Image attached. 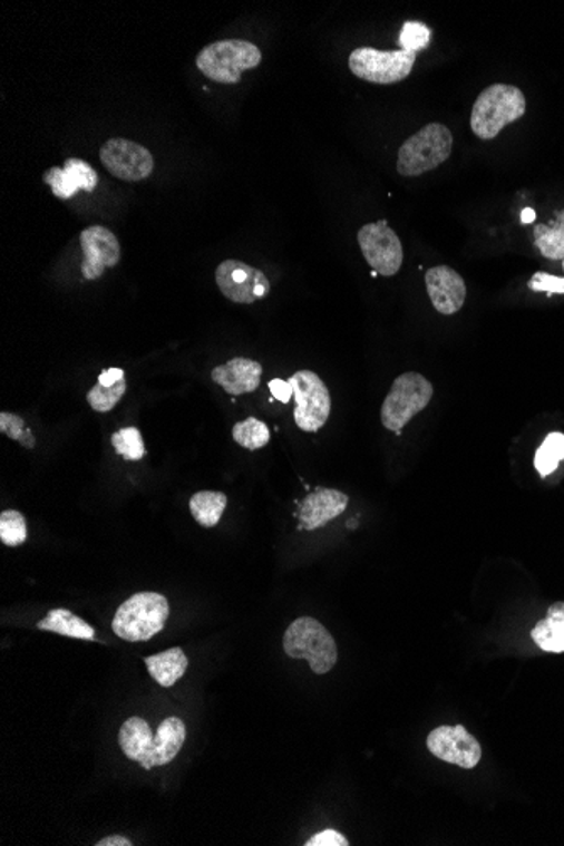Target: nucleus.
Here are the masks:
<instances>
[{"mask_svg":"<svg viewBox=\"0 0 564 846\" xmlns=\"http://www.w3.org/2000/svg\"><path fill=\"white\" fill-rule=\"evenodd\" d=\"M526 97L514 85L495 84L485 88L471 108V133L482 140H492L504 127L523 119Z\"/></svg>","mask_w":564,"mask_h":846,"instance_id":"nucleus-1","label":"nucleus"},{"mask_svg":"<svg viewBox=\"0 0 564 846\" xmlns=\"http://www.w3.org/2000/svg\"><path fill=\"white\" fill-rule=\"evenodd\" d=\"M262 52L254 42L223 39L205 46L196 56V67L215 84H239L242 74L261 65Z\"/></svg>","mask_w":564,"mask_h":846,"instance_id":"nucleus-2","label":"nucleus"},{"mask_svg":"<svg viewBox=\"0 0 564 846\" xmlns=\"http://www.w3.org/2000/svg\"><path fill=\"white\" fill-rule=\"evenodd\" d=\"M167 616L169 602L166 596L153 592L136 593L117 609L111 631L124 641H150L163 631Z\"/></svg>","mask_w":564,"mask_h":846,"instance_id":"nucleus-3","label":"nucleus"},{"mask_svg":"<svg viewBox=\"0 0 564 846\" xmlns=\"http://www.w3.org/2000/svg\"><path fill=\"white\" fill-rule=\"evenodd\" d=\"M454 150V134L443 124L422 127L399 147L398 173L406 178L425 175L448 161Z\"/></svg>","mask_w":564,"mask_h":846,"instance_id":"nucleus-4","label":"nucleus"},{"mask_svg":"<svg viewBox=\"0 0 564 846\" xmlns=\"http://www.w3.org/2000/svg\"><path fill=\"white\" fill-rule=\"evenodd\" d=\"M284 652L293 659H307L314 674H327L338 661L337 642L321 622L300 616L282 639Z\"/></svg>","mask_w":564,"mask_h":846,"instance_id":"nucleus-5","label":"nucleus"},{"mask_svg":"<svg viewBox=\"0 0 564 846\" xmlns=\"http://www.w3.org/2000/svg\"><path fill=\"white\" fill-rule=\"evenodd\" d=\"M432 398V383L418 372H406L393 380L382 409L380 419L383 428L399 432L419 412L425 411Z\"/></svg>","mask_w":564,"mask_h":846,"instance_id":"nucleus-6","label":"nucleus"},{"mask_svg":"<svg viewBox=\"0 0 564 846\" xmlns=\"http://www.w3.org/2000/svg\"><path fill=\"white\" fill-rule=\"evenodd\" d=\"M416 64V52L380 51L362 46L352 51L349 58L350 71L360 80L377 85H392L406 80Z\"/></svg>","mask_w":564,"mask_h":846,"instance_id":"nucleus-7","label":"nucleus"},{"mask_svg":"<svg viewBox=\"0 0 564 846\" xmlns=\"http://www.w3.org/2000/svg\"><path fill=\"white\" fill-rule=\"evenodd\" d=\"M288 382L293 387L296 399L294 422L307 432H317L327 425L331 411L330 390L324 386L318 373L311 370H300L290 377Z\"/></svg>","mask_w":564,"mask_h":846,"instance_id":"nucleus-8","label":"nucleus"},{"mask_svg":"<svg viewBox=\"0 0 564 846\" xmlns=\"http://www.w3.org/2000/svg\"><path fill=\"white\" fill-rule=\"evenodd\" d=\"M357 241L373 272L383 278H392L401 271L402 261H405L401 239L389 227L386 220L363 225L357 235Z\"/></svg>","mask_w":564,"mask_h":846,"instance_id":"nucleus-9","label":"nucleus"},{"mask_svg":"<svg viewBox=\"0 0 564 846\" xmlns=\"http://www.w3.org/2000/svg\"><path fill=\"white\" fill-rule=\"evenodd\" d=\"M215 281L223 296L232 303L252 304L268 296L271 282L268 275L241 261H223L216 268Z\"/></svg>","mask_w":564,"mask_h":846,"instance_id":"nucleus-10","label":"nucleus"},{"mask_svg":"<svg viewBox=\"0 0 564 846\" xmlns=\"http://www.w3.org/2000/svg\"><path fill=\"white\" fill-rule=\"evenodd\" d=\"M100 161L111 176L123 182H144L154 172V157L134 140L110 139L101 146Z\"/></svg>","mask_w":564,"mask_h":846,"instance_id":"nucleus-11","label":"nucleus"},{"mask_svg":"<svg viewBox=\"0 0 564 846\" xmlns=\"http://www.w3.org/2000/svg\"><path fill=\"white\" fill-rule=\"evenodd\" d=\"M428 749L443 762L474 769L482 760V746L464 725H443L428 736Z\"/></svg>","mask_w":564,"mask_h":846,"instance_id":"nucleus-12","label":"nucleus"},{"mask_svg":"<svg viewBox=\"0 0 564 846\" xmlns=\"http://www.w3.org/2000/svg\"><path fill=\"white\" fill-rule=\"evenodd\" d=\"M84 262L81 274L88 281H95L104 275L105 269L116 268L120 262V244L114 232L101 225L85 228L80 234Z\"/></svg>","mask_w":564,"mask_h":846,"instance_id":"nucleus-13","label":"nucleus"},{"mask_svg":"<svg viewBox=\"0 0 564 846\" xmlns=\"http://www.w3.org/2000/svg\"><path fill=\"white\" fill-rule=\"evenodd\" d=\"M425 281L429 300L438 313L451 317L464 308L467 300V284L455 269L448 265H436L426 272Z\"/></svg>","mask_w":564,"mask_h":846,"instance_id":"nucleus-14","label":"nucleus"},{"mask_svg":"<svg viewBox=\"0 0 564 846\" xmlns=\"http://www.w3.org/2000/svg\"><path fill=\"white\" fill-rule=\"evenodd\" d=\"M46 185L52 189V195L60 200H70L80 189L95 192L98 185V175L87 161L70 157L64 167H49L42 176Z\"/></svg>","mask_w":564,"mask_h":846,"instance_id":"nucleus-15","label":"nucleus"},{"mask_svg":"<svg viewBox=\"0 0 564 846\" xmlns=\"http://www.w3.org/2000/svg\"><path fill=\"white\" fill-rule=\"evenodd\" d=\"M349 507V495L334 488H318L300 505V529L314 531L342 516Z\"/></svg>","mask_w":564,"mask_h":846,"instance_id":"nucleus-16","label":"nucleus"},{"mask_svg":"<svg viewBox=\"0 0 564 846\" xmlns=\"http://www.w3.org/2000/svg\"><path fill=\"white\" fill-rule=\"evenodd\" d=\"M261 363L251 359H242V357L215 367L212 372L213 382L218 383L231 396L254 392L261 386Z\"/></svg>","mask_w":564,"mask_h":846,"instance_id":"nucleus-17","label":"nucleus"},{"mask_svg":"<svg viewBox=\"0 0 564 846\" xmlns=\"http://www.w3.org/2000/svg\"><path fill=\"white\" fill-rule=\"evenodd\" d=\"M186 740L185 721L182 718L169 717L159 725L154 736L153 752L147 760L146 770L156 766H166L173 762L183 749Z\"/></svg>","mask_w":564,"mask_h":846,"instance_id":"nucleus-18","label":"nucleus"},{"mask_svg":"<svg viewBox=\"0 0 564 846\" xmlns=\"http://www.w3.org/2000/svg\"><path fill=\"white\" fill-rule=\"evenodd\" d=\"M119 743L127 759L136 760L146 769L147 760L153 752L154 736L149 723L144 718L133 717L123 725L119 731Z\"/></svg>","mask_w":564,"mask_h":846,"instance_id":"nucleus-19","label":"nucleus"},{"mask_svg":"<svg viewBox=\"0 0 564 846\" xmlns=\"http://www.w3.org/2000/svg\"><path fill=\"white\" fill-rule=\"evenodd\" d=\"M147 671L159 687L172 688L182 680L188 669V658L182 648H173L161 654L144 658Z\"/></svg>","mask_w":564,"mask_h":846,"instance_id":"nucleus-20","label":"nucleus"},{"mask_svg":"<svg viewBox=\"0 0 564 846\" xmlns=\"http://www.w3.org/2000/svg\"><path fill=\"white\" fill-rule=\"evenodd\" d=\"M531 638L544 652H564V602L550 606L546 619L537 622Z\"/></svg>","mask_w":564,"mask_h":846,"instance_id":"nucleus-21","label":"nucleus"},{"mask_svg":"<svg viewBox=\"0 0 564 846\" xmlns=\"http://www.w3.org/2000/svg\"><path fill=\"white\" fill-rule=\"evenodd\" d=\"M39 631L55 632V634L65 635V638L81 639V641H94L95 631L84 619L71 613L70 610L56 609L48 612V615L38 622Z\"/></svg>","mask_w":564,"mask_h":846,"instance_id":"nucleus-22","label":"nucleus"},{"mask_svg":"<svg viewBox=\"0 0 564 846\" xmlns=\"http://www.w3.org/2000/svg\"><path fill=\"white\" fill-rule=\"evenodd\" d=\"M228 498L222 492L203 490L196 492L189 498V510L193 519L203 527H215L227 509Z\"/></svg>","mask_w":564,"mask_h":846,"instance_id":"nucleus-23","label":"nucleus"},{"mask_svg":"<svg viewBox=\"0 0 564 846\" xmlns=\"http://www.w3.org/2000/svg\"><path fill=\"white\" fill-rule=\"evenodd\" d=\"M534 244L543 257L564 261V210L556 212L553 225H537L534 228Z\"/></svg>","mask_w":564,"mask_h":846,"instance_id":"nucleus-24","label":"nucleus"},{"mask_svg":"<svg viewBox=\"0 0 564 846\" xmlns=\"http://www.w3.org/2000/svg\"><path fill=\"white\" fill-rule=\"evenodd\" d=\"M564 460V435L563 432H551L546 436L543 445L537 449L536 458H534V465H536L537 471L541 477H547V475L556 471L560 467V461Z\"/></svg>","mask_w":564,"mask_h":846,"instance_id":"nucleus-25","label":"nucleus"},{"mask_svg":"<svg viewBox=\"0 0 564 846\" xmlns=\"http://www.w3.org/2000/svg\"><path fill=\"white\" fill-rule=\"evenodd\" d=\"M234 441L242 448L255 449L264 448L271 439V431L265 422L259 421L257 418H247L245 421L237 422L232 429Z\"/></svg>","mask_w":564,"mask_h":846,"instance_id":"nucleus-26","label":"nucleus"},{"mask_svg":"<svg viewBox=\"0 0 564 846\" xmlns=\"http://www.w3.org/2000/svg\"><path fill=\"white\" fill-rule=\"evenodd\" d=\"M127 390L126 379L119 380L114 386L107 387L101 383H95L87 393L88 405L97 412H110L111 409L119 405L120 399Z\"/></svg>","mask_w":564,"mask_h":846,"instance_id":"nucleus-27","label":"nucleus"},{"mask_svg":"<svg viewBox=\"0 0 564 846\" xmlns=\"http://www.w3.org/2000/svg\"><path fill=\"white\" fill-rule=\"evenodd\" d=\"M111 446L120 457L129 461L143 460L146 455L143 435L137 428H123L111 435Z\"/></svg>","mask_w":564,"mask_h":846,"instance_id":"nucleus-28","label":"nucleus"},{"mask_svg":"<svg viewBox=\"0 0 564 846\" xmlns=\"http://www.w3.org/2000/svg\"><path fill=\"white\" fill-rule=\"evenodd\" d=\"M28 539L26 517L18 510H4L0 514V541L6 546L18 547Z\"/></svg>","mask_w":564,"mask_h":846,"instance_id":"nucleus-29","label":"nucleus"},{"mask_svg":"<svg viewBox=\"0 0 564 846\" xmlns=\"http://www.w3.org/2000/svg\"><path fill=\"white\" fill-rule=\"evenodd\" d=\"M0 431L8 435L14 441L21 443L25 448L35 449L36 438L31 429L26 426L25 419L11 412H0Z\"/></svg>","mask_w":564,"mask_h":846,"instance_id":"nucleus-30","label":"nucleus"},{"mask_svg":"<svg viewBox=\"0 0 564 846\" xmlns=\"http://www.w3.org/2000/svg\"><path fill=\"white\" fill-rule=\"evenodd\" d=\"M431 29L428 26L421 25V22L409 21L402 26L399 41H401L402 49L418 55V51L428 48L429 42H431Z\"/></svg>","mask_w":564,"mask_h":846,"instance_id":"nucleus-31","label":"nucleus"},{"mask_svg":"<svg viewBox=\"0 0 564 846\" xmlns=\"http://www.w3.org/2000/svg\"><path fill=\"white\" fill-rule=\"evenodd\" d=\"M527 286L536 293L564 294V278H556L547 272H536Z\"/></svg>","mask_w":564,"mask_h":846,"instance_id":"nucleus-32","label":"nucleus"},{"mask_svg":"<svg viewBox=\"0 0 564 846\" xmlns=\"http://www.w3.org/2000/svg\"><path fill=\"white\" fill-rule=\"evenodd\" d=\"M307 846H349V839L342 835V833L334 832V829H324V832L317 833L311 836L307 843Z\"/></svg>","mask_w":564,"mask_h":846,"instance_id":"nucleus-33","label":"nucleus"},{"mask_svg":"<svg viewBox=\"0 0 564 846\" xmlns=\"http://www.w3.org/2000/svg\"><path fill=\"white\" fill-rule=\"evenodd\" d=\"M269 389H271L272 396H274L278 401L284 402V405H288V402L291 401V398H293V387H291V383L288 382V380L272 379L271 382H269Z\"/></svg>","mask_w":564,"mask_h":846,"instance_id":"nucleus-34","label":"nucleus"},{"mask_svg":"<svg viewBox=\"0 0 564 846\" xmlns=\"http://www.w3.org/2000/svg\"><path fill=\"white\" fill-rule=\"evenodd\" d=\"M123 379H126V376H124L123 369H108V370H104V372H101L100 376H98V383H101V386L110 387Z\"/></svg>","mask_w":564,"mask_h":846,"instance_id":"nucleus-35","label":"nucleus"},{"mask_svg":"<svg viewBox=\"0 0 564 846\" xmlns=\"http://www.w3.org/2000/svg\"><path fill=\"white\" fill-rule=\"evenodd\" d=\"M97 846H133V842L126 836L111 835L107 838H101L100 842L95 843Z\"/></svg>","mask_w":564,"mask_h":846,"instance_id":"nucleus-36","label":"nucleus"},{"mask_svg":"<svg viewBox=\"0 0 564 846\" xmlns=\"http://www.w3.org/2000/svg\"><path fill=\"white\" fill-rule=\"evenodd\" d=\"M521 220H523V223H533L536 220V212L533 208H524Z\"/></svg>","mask_w":564,"mask_h":846,"instance_id":"nucleus-37","label":"nucleus"},{"mask_svg":"<svg viewBox=\"0 0 564 846\" xmlns=\"http://www.w3.org/2000/svg\"><path fill=\"white\" fill-rule=\"evenodd\" d=\"M563 268H564V261H563Z\"/></svg>","mask_w":564,"mask_h":846,"instance_id":"nucleus-38","label":"nucleus"}]
</instances>
